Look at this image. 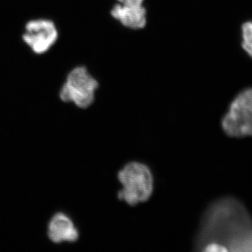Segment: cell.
<instances>
[{"label": "cell", "instance_id": "8992f818", "mask_svg": "<svg viewBox=\"0 0 252 252\" xmlns=\"http://www.w3.org/2000/svg\"><path fill=\"white\" fill-rule=\"evenodd\" d=\"M48 236L56 244L74 243L79 233L73 220L64 213L56 214L48 225Z\"/></svg>", "mask_w": 252, "mask_h": 252}, {"label": "cell", "instance_id": "5b68a950", "mask_svg": "<svg viewBox=\"0 0 252 252\" xmlns=\"http://www.w3.org/2000/svg\"><path fill=\"white\" fill-rule=\"evenodd\" d=\"M23 40L34 53L44 54L51 47L58 38L54 23L49 20L39 19L27 23Z\"/></svg>", "mask_w": 252, "mask_h": 252}, {"label": "cell", "instance_id": "ba28073f", "mask_svg": "<svg viewBox=\"0 0 252 252\" xmlns=\"http://www.w3.org/2000/svg\"><path fill=\"white\" fill-rule=\"evenodd\" d=\"M242 31V47L252 59V21L243 23Z\"/></svg>", "mask_w": 252, "mask_h": 252}, {"label": "cell", "instance_id": "9c48e42d", "mask_svg": "<svg viewBox=\"0 0 252 252\" xmlns=\"http://www.w3.org/2000/svg\"><path fill=\"white\" fill-rule=\"evenodd\" d=\"M124 0H118V1H119V3H122Z\"/></svg>", "mask_w": 252, "mask_h": 252}, {"label": "cell", "instance_id": "52a82bcc", "mask_svg": "<svg viewBox=\"0 0 252 252\" xmlns=\"http://www.w3.org/2000/svg\"><path fill=\"white\" fill-rule=\"evenodd\" d=\"M111 14L124 26L132 29H141L147 23V12L143 4H116Z\"/></svg>", "mask_w": 252, "mask_h": 252}, {"label": "cell", "instance_id": "3957f363", "mask_svg": "<svg viewBox=\"0 0 252 252\" xmlns=\"http://www.w3.org/2000/svg\"><path fill=\"white\" fill-rule=\"evenodd\" d=\"M227 135L235 138L252 137V88L240 91L221 121Z\"/></svg>", "mask_w": 252, "mask_h": 252}, {"label": "cell", "instance_id": "7a4b0ae2", "mask_svg": "<svg viewBox=\"0 0 252 252\" xmlns=\"http://www.w3.org/2000/svg\"><path fill=\"white\" fill-rule=\"evenodd\" d=\"M118 179L123 188L118 192V198L127 205L134 206L147 201L154 189V177L145 164L131 162L118 173Z\"/></svg>", "mask_w": 252, "mask_h": 252}, {"label": "cell", "instance_id": "6da1fadb", "mask_svg": "<svg viewBox=\"0 0 252 252\" xmlns=\"http://www.w3.org/2000/svg\"><path fill=\"white\" fill-rule=\"evenodd\" d=\"M196 247L204 252L252 251V219L234 198L217 200L207 209Z\"/></svg>", "mask_w": 252, "mask_h": 252}, {"label": "cell", "instance_id": "277c9868", "mask_svg": "<svg viewBox=\"0 0 252 252\" xmlns=\"http://www.w3.org/2000/svg\"><path fill=\"white\" fill-rule=\"evenodd\" d=\"M98 82L84 67H78L69 73L60 93L64 102H73L79 108L86 109L94 103Z\"/></svg>", "mask_w": 252, "mask_h": 252}]
</instances>
